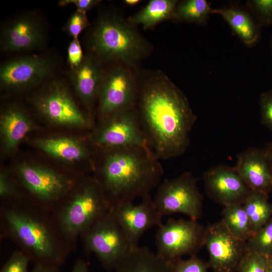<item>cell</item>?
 I'll return each mask as SVG.
<instances>
[{"label":"cell","instance_id":"cell-37","mask_svg":"<svg viewBox=\"0 0 272 272\" xmlns=\"http://www.w3.org/2000/svg\"><path fill=\"white\" fill-rule=\"evenodd\" d=\"M99 2L97 0H61L59 2V5L61 6L74 5L77 10L87 13Z\"/></svg>","mask_w":272,"mask_h":272},{"label":"cell","instance_id":"cell-27","mask_svg":"<svg viewBox=\"0 0 272 272\" xmlns=\"http://www.w3.org/2000/svg\"><path fill=\"white\" fill-rule=\"evenodd\" d=\"M213 8L206 0H186L178 2L173 17L180 21L204 24Z\"/></svg>","mask_w":272,"mask_h":272},{"label":"cell","instance_id":"cell-40","mask_svg":"<svg viewBox=\"0 0 272 272\" xmlns=\"http://www.w3.org/2000/svg\"><path fill=\"white\" fill-rule=\"evenodd\" d=\"M263 149L272 165V143L267 144Z\"/></svg>","mask_w":272,"mask_h":272},{"label":"cell","instance_id":"cell-29","mask_svg":"<svg viewBox=\"0 0 272 272\" xmlns=\"http://www.w3.org/2000/svg\"><path fill=\"white\" fill-rule=\"evenodd\" d=\"M245 9L261 27L272 26V0H250Z\"/></svg>","mask_w":272,"mask_h":272},{"label":"cell","instance_id":"cell-23","mask_svg":"<svg viewBox=\"0 0 272 272\" xmlns=\"http://www.w3.org/2000/svg\"><path fill=\"white\" fill-rule=\"evenodd\" d=\"M35 144L46 153L66 161H80L89 155L88 149L83 144L70 138L39 139Z\"/></svg>","mask_w":272,"mask_h":272},{"label":"cell","instance_id":"cell-43","mask_svg":"<svg viewBox=\"0 0 272 272\" xmlns=\"http://www.w3.org/2000/svg\"><path fill=\"white\" fill-rule=\"evenodd\" d=\"M269 48H270V51L271 53V55L272 56V36L271 37L270 42H269Z\"/></svg>","mask_w":272,"mask_h":272},{"label":"cell","instance_id":"cell-35","mask_svg":"<svg viewBox=\"0 0 272 272\" xmlns=\"http://www.w3.org/2000/svg\"><path fill=\"white\" fill-rule=\"evenodd\" d=\"M259 107L261 123L272 131V91L262 93L260 96Z\"/></svg>","mask_w":272,"mask_h":272},{"label":"cell","instance_id":"cell-10","mask_svg":"<svg viewBox=\"0 0 272 272\" xmlns=\"http://www.w3.org/2000/svg\"><path fill=\"white\" fill-rule=\"evenodd\" d=\"M132 69L119 63L105 73L97 98L101 119L137 108L139 83Z\"/></svg>","mask_w":272,"mask_h":272},{"label":"cell","instance_id":"cell-34","mask_svg":"<svg viewBox=\"0 0 272 272\" xmlns=\"http://www.w3.org/2000/svg\"><path fill=\"white\" fill-rule=\"evenodd\" d=\"M88 23L86 13L76 10L68 20L64 28L67 33L73 38H78Z\"/></svg>","mask_w":272,"mask_h":272},{"label":"cell","instance_id":"cell-5","mask_svg":"<svg viewBox=\"0 0 272 272\" xmlns=\"http://www.w3.org/2000/svg\"><path fill=\"white\" fill-rule=\"evenodd\" d=\"M128 21L114 14H106L97 20L90 43L101 62L116 61L135 69L148 54V43Z\"/></svg>","mask_w":272,"mask_h":272},{"label":"cell","instance_id":"cell-36","mask_svg":"<svg viewBox=\"0 0 272 272\" xmlns=\"http://www.w3.org/2000/svg\"><path fill=\"white\" fill-rule=\"evenodd\" d=\"M67 62L71 69L79 66L83 61L85 56L78 38H73L70 42L67 49Z\"/></svg>","mask_w":272,"mask_h":272},{"label":"cell","instance_id":"cell-31","mask_svg":"<svg viewBox=\"0 0 272 272\" xmlns=\"http://www.w3.org/2000/svg\"><path fill=\"white\" fill-rule=\"evenodd\" d=\"M0 197L3 203L27 202L23 198L16 182L3 171L0 174Z\"/></svg>","mask_w":272,"mask_h":272},{"label":"cell","instance_id":"cell-1","mask_svg":"<svg viewBox=\"0 0 272 272\" xmlns=\"http://www.w3.org/2000/svg\"><path fill=\"white\" fill-rule=\"evenodd\" d=\"M137 109L158 159H170L186 151L196 117L184 94L166 76L156 73L139 84Z\"/></svg>","mask_w":272,"mask_h":272},{"label":"cell","instance_id":"cell-28","mask_svg":"<svg viewBox=\"0 0 272 272\" xmlns=\"http://www.w3.org/2000/svg\"><path fill=\"white\" fill-rule=\"evenodd\" d=\"M248 250L272 258V217L246 241Z\"/></svg>","mask_w":272,"mask_h":272},{"label":"cell","instance_id":"cell-3","mask_svg":"<svg viewBox=\"0 0 272 272\" xmlns=\"http://www.w3.org/2000/svg\"><path fill=\"white\" fill-rule=\"evenodd\" d=\"M1 230L35 263L62 265L71 251L51 218L27 203H2Z\"/></svg>","mask_w":272,"mask_h":272},{"label":"cell","instance_id":"cell-14","mask_svg":"<svg viewBox=\"0 0 272 272\" xmlns=\"http://www.w3.org/2000/svg\"><path fill=\"white\" fill-rule=\"evenodd\" d=\"M114 216L132 248L139 245L143 235L149 230L162 224V217L157 211L150 194L141 201L119 203L111 207Z\"/></svg>","mask_w":272,"mask_h":272},{"label":"cell","instance_id":"cell-11","mask_svg":"<svg viewBox=\"0 0 272 272\" xmlns=\"http://www.w3.org/2000/svg\"><path fill=\"white\" fill-rule=\"evenodd\" d=\"M101 119V124L92 140L97 148L106 150L134 146L150 147L137 108Z\"/></svg>","mask_w":272,"mask_h":272},{"label":"cell","instance_id":"cell-25","mask_svg":"<svg viewBox=\"0 0 272 272\" xmlns=\"http://www.w3.org/2000/svg\"><path fill=\"white\" fill-rule=\"evenodd\" d=\"M222 216L221 222L237 239L246 242L252 235L250 221L243 204L224 207Z\"/></svg>","mask_w":272,"mask_h":272},{"label":"cell","instance_id":"cell-19","mask_svg":"<svg viewBox=\"0 0 272 272\" xmlns=\"http://www.w3.org/2000/svg\"><path fill=\"white\" fill-rule=\"evenodd\" d=\"M104 75L101 61L94 55L85 56L79 66L71 69L70 79L74 87L90 111L98 98Z\"/></svg>","mask_w":272,"mask_h":272},{"label":"cell","instance_id":"cell-15","mask_svg":"<svg viewBox=\"0 0 272 272\" xmlns=\"http://www.w3.org/2000/svg\"><path fill=\"white\" fill-rule=\"evenodd\" d=\"M203 181L207 194L224 207L243 204L252 191L235 168L228 165L209 169L203 174Z\"/></svg>","mask_w":272,"mask_h":272},{"label":"cell","instance_id":"cell-26","mask_svg":"<svg viewBox=\"0 0 272 272\" xmlns=\"http://www.w3.org/2000/svg\"><path fill=\"white\" fill-rule=\"evenodd\" d=\"M268 197L261 193L252 191L243 203L250 221L253 234L272 217V203L269 201Z\"/></svg>","mask_w":272,"mask_h":272},{"label":"cell","instance_id":"cell-33","mask_svg":"<svg viewBox=\"0 0 272 272\" xmlns=\"http://www.w3.org/2000/svg\"><path fill=\"white\" fill-rule=\"evenodd\" d=\"M30 260L29 256L23 251L16 250L4 263L0 272H29L28 265Z\"/></svg>","mask_w":272,"mask_h":272},{"label":"cell","instance_id":"cell-20","mask_svg":"<svg viewBox=\"0 0 272 272\" xmlns=\"http://www.w3.org/2000/svg\"><path fill=\"white\" fill-rule=\"evenodd\" d=\"M212 13L220 15L246 45L252 46L259 41L262 27L245 8L233 5L213 9Z\"/></svg>","mask_w":272,"mask_h":272},{"label":"cell","instance_id":"cell-41","mask_svg":"<svg viewBox=\"0 0 272 272\" xmlns=\"http://www.w3.org/2000/svg\"><path fill=\"white\" fill-rule=\"evenodd\" d=\"M123 2L128 6H133L137 5L140 2L139 0H125Z\"/></svg>","mask_w":272,"mask_h":272},{"label":"cell","instance_id":"cell-18","mask_svg":"<svg viewBox=\"0 0 272 272\" xmlns=\"http://www.w3.org/2000/svg\"><path fill=\"white\" fill-rule=\"evenodd\" d=\"M44 39L43 30L38 21L31 16H22L3 29L1 47L6 52L27 50L40 46Z\"/></svg>","mask_w":272,"mask_h":272},{"label":"cell","instance_id":"cell-13","mask_svg":"<svg viewBox=\"0 0 272 272\" xmlns=\"http://www.w3.org/2000/svg\"><path fill=\"white\" fill-rule=\"evenodd\" d=\"M40 113L49 121L61 125L87 127L89 119L80 110L66 87L55 81L36 99Z\"/></svg>","mask_w":272,"mask_h":272},{"label":"cell","instance_id":"cell-16","mask_svg":"<svg viewBox=\"0 0 272 272\" xmlns=\"http://www.w3.org/2000/svg\"><path fill=\"white\" fill-rule=\"evenodd\" d=\"M51 70L52 62L43 56L33 55L13 59L1 67V86L8 89L31 87L44 79Z\"/></svg>","mask_w":272,"mask_h":272},{"label":"cell","instance_id":"cell-24","mask_svg":"<svg viewBox=\"0 0 272 272\" xmlns=\"http://www.w3.org/2000/svg\"><path fill=\"white\" fill-rule=\"evenodd\" d=\"M177 3L175 0H151L127 20L132 25H141L145 29L151 28L163 21L172 18Z\"/></svg>","mask_w":272,"mask_h":272},{"label":"cell","instance_id":"cell-12","mask_svg":"<svg viewBox=\"0 0 272 272\" xmlns=\"http://www.w3.org/2000/svg\"><path fill=\"white\" fill-rule=\"evenodd\" d=\"M204 246L214 272H237L247 248L246 242L233 236L221 221L206 227Z\"/></svg>","mask_w":272,"mask_h":272},{"label":"cell","instance_id":"cell-39","mask_svg":"<svg viewBox=\"0 0 272 272\" xmlns=\"http://www.w3.org/2000/svg\"><path fill=\"white\" fill-rule=\"evenodd\" d=\"M71 272H89L87 262L82 258H78L75 261Z\"/></svg>","mask_w":272,"mask_h":272},{"label":"cell","instance_id":"cell-38","mask_svg":"<svg viewBox=\"0 0 272 272\" xmlns=\"http://www.w3.org/2000/svg\"><path fill=\"white\" fill-rule=\"evenodd\" d=\"M60 265L49 263H35L30 272H60Z\"/></svg>","mask_w":272,"mask_h":272},{"label":"cell","instance_id":"cell-21","mask_svg":"<svg viewBox=\"0 0 272 272\" xmlns=\"http://www.w3.org/2000/svg\"><path fill=\"white\" fill-rule=\"evenodd\" d=\"M32 127L31 120L22 109L16 107L6 109L0 119L1 133L5 150L13 151Z\"/></svg>","mask_w":272,"mask_h":272},{"label":"cell","instance_id":"cell-22","mask_svg":"<svg viewBox=\"0 0 272 272\" xmlns=\"http://www.w3.org/2000/svg\"><path fill=\"white\" fill-rule=\"evenodd\" d=\"M114 272H172L168 261L146 246L132 248Z\"/></svg>","mask_w":272,"mask_h":272},{"label":"cell","instance_id":"cell-7","mask_svg":"<svg viewBox=\"0 0 272 272\" xmlns=\"http://www.w3.org/2000/svg\"><path fill=\"white\" fill-rule=\"evenodd\" d=\"M81 238L86 254L94 253L108 270H114L132 249L111 207Z\"/></svg>","mask_w":272,"mask_h":272},{"label":"cell","instance_id":"cell-30","mask_svg":"<svg viewBox=\"0 0 272 272\" xmlns=\"http://www.w3.org/2000/svg\"><path fill=\"white\" fill-rule=\"evenodd\" d=\"M269 261L267 257L247 249L237 272H268Z\"/></svg>","mask_w":272,"mask_h":272},{"label":"cell","instance_id":"cell-2","mask_svg":"<svg viewBox=\"0 0 272 272\" xmlns=\"http://www.w3.org/2000/svg\"><path fill=\"white\" fill-rule=\"evenodd\" d=\"M103 150V160L94 178L111 207L149 194L160 184L164 171L150 147Z\"/></svg>","mask_w":272,"mask_h":272},{"label":"cell","instance_id":"cell-4","mask_svg":"<svg viewBox=\"0 0 272 272\" xmlns=\"http://www.w3.org/2000/svg\"><path fill=\"white\" fill-rule=\"evenodd\" d=\"M110 209L99 183L94 178H88L76 184L51 216L60 236L72 251L79 238Z\"/></svg>","mask_w":272,"mask_h":272},{"label":"cell","instance_id":"cell-6","mask_svg":"<svg viewBox=\"0 0 272 272\" xmlns=\"http://www.w3.org/2000/svg\"><path fill=\"white\" fill-rule=\"evenodd\" d=\"M18 179L33 200L31 205L51 214L77 184L73 179L51 168L22 164L16 169Z\"/></svg>","mask_w":272,"mask_h":272},{"label":"cell","instance_id":"cell-9","mask_svg":"<svg viewBox=\"0 0 272 272\" xmlns=\"http://www.w3.org/2000/svg\"><path fill=\"white\" fill-rule=\"evenodd\" d=\"M205 231L197 220L169 219L157 227L156 253L167 261L195 255L204 246Z\"/></svg>","mask_w":272,"mask_h":272},{"label":"cell","instance_id":"cell-8","mask_svg":"<svg viewBox=\"0 0 272 272\" xmlns=\"http://www.w3.org/2000/svg\"><path fill=\"white\" fill-rule=\"evenodd\" d=\"M197 182L191 173L186 172L160 183L153 199L160 215L180 213L194 220L200 218L203 198Z\"/></svg>","mask_w":272,"mask_h":272},{"label":"cell","instance_id":"cell-42","mask_svg":"<svg viewBox=\"0 0 272 272\" xmlns=\"http://www.w3.org/2000/svg\"><path fill=\"white\" fill-rule=\"evenodd\" d=\"M268 272H272V258L269 259Z\"/></svg>","mask_w":272,"mask_h":272},{"label":"cell","instance_id":"cell-17","mask_svg":"<svg viewBox=\"0 0 272 272\" xmlns=\"http://www.w3.org/2000/svg\"><path fill=\"white\" fill-rule=\"evenodd\" d=\"M252 191L269 196L272 191V165L264 150L250 147L239 153L234 166Z\"/></svg>","mask_w":272,"mask_h":272},{"label":"cell","instance_id":"cell-32","mask_svg":"<svg viewBox=\"0 0 272 272\" xmlns=\"http://www.w3.org/2000/svg\"><path fill=\"white\" fill-rule=\"evenodd\" d=\"M172 272H209L208 262L196 255L183 259L182 258L168 261Z\"/></svg>","mask_w":272,"mask_h":272}]
</instances>
